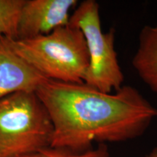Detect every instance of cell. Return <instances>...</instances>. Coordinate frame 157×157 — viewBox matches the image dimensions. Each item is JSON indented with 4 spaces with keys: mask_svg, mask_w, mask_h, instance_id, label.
<instances>
[{
    "mask_svg": "<svg viewBox=\"0 0 157 157\" xmlns=\"http://www.w3.org/2000/svg\"><path fill=\"white\" fill-rule=\"evenodd\" d=\"M76 5V0H25L16 39L45 36L68 25L71 10Z\"/></svg>",
    "mask_w": 157,
    "mask_h": 157,
    "instance_id": "5b68a950",
    "label": "cell"
},
{
    "mask_svg": "<svg viewBox=\"0 0 157 157\" xmlns=\"http://www.w3.org/2000/svg\"><path fill=\"white\" fill-rule=\"evenodd\" d=\"M25 157H110L107 144H98L95 148L82 152L49 146Z\"/></svg>",
    "mask_w": 157,
    "mask_h": 157,
    "instance_id": "9c48e42d",
    "label": "cell"
},
{
    "mask_svg": "<svg viewBox=\"0 0 157 157\" xmlns=\"http://www.w3.org/2000/svg\"><path fill=\"white\" fill-rule=\"evenodd\" d=\"M132 64L140 79L157 95V21L140 30Z\"/></svg>",
    "mask_w": 157,
    "mask_h": 157,
    "instance_id": "52a82bcc",
    "label": "cell"
},
{
    "mask_svg": "<svg viewBox=\"0 0 157 157\" xmlns=\"http://www.w3.org/2000/svg\"><path fill=\"white\" fill-rule=\"evenodd\" d=\"M143 157H157V147L152 149L148 154H147L146 156Z\"/></svg>",
    "mask_w": 157,
    "mask_h": 157,
    "instance_id": "30bf717a",
    "label": "cell"
},
{
    "mask_svg": "<svg viewBox=\"0 0 157 157\" xmlns=\"http://www.w3.org/2000/svg\"><path fill=\"white\" fill-rule=\"evenodd\" d=\"M25 0H0V36L16 39L21 9Z\"/></svg>",
    "mask_w": 157,
    "mask_h": 157,
    "instance_id": "ba28073f",
    "label": "cell"
},
{
    "mask_svg": "<svg viewBox=\"0 0 157 157\" xmlns=\"http://www.w3.org/2000/svg\"><path fill=\"white\" fill-rule=\"evenodd\" d=\"M45 79L13 50L10 38L0 36V99L16 92H36Z\"/></svg>",
    "mask_w": 157,
    "mask_h": 157,
    "instance_id": "8992f818",
    "label": "cell"
},
{
    "mask_svg": "<svg viewBox=\"0 0 157 157\" xmlns=\"http://www.w3.org/2000/svg\"><path fill=\"white\" fill-rule=\"evenodd\" d=\"M13 50L45 78L84 83L89 66L85 39L79 29L68 24L45 36L10 38Z\"/></svg>",
    "mask_w": 157,
    "mask_h": 157,
    "instance_id": "7a4b0ae2",
    "label": "cell"
},
{
    "mask_svg": "<svg viewBox=\"0 0 157 157\" xmlns=\"http://www.w3.org/2000/svg\"><path fill=\"white\" fill-rule=\"evenodd\" d=\"M69 24L79 29L85 39L89 66L84 83L104 93H113L124 85V76L115 50V31L102 30L100 5L84 0L75 7Z\"/></svg>",
    "mask_w": 157,
    "mask_h": 157,
    "instance_id": "277c9868",
    "label": "cell"
},
{
    "mask_svg": "<svg viewBox=\"0 0 157 157\" xmlns=\"http://www.w3.org/2000/svg\"><path fill=\"white\" fill-rule=\"evenodd\" d=\"M36 93L53 125L50 146L71 151L134 140L157 118V108L130 85L104 93L84 83L45 79Z\"/></svg>",
    "mask_w": 157,
    "mask_h": 157,
    "instance_id": "6da1fadb",
    "label": "cell"
},
{
    "mask_svg": "<svg viewBox=\"0 0 157 157\" xmlns=\"http://www.w3.org/2000/svg\"><path fill=\"white\" fill-rule=\"evenodd\" d=\"M53 125L36 92L0 99V157H25L51 146Z\"/></svg>",
    "mask_w": 157,
    "mask_h": 157,
    "instance_id": "3957f363",
    "label": "cell"
}]
</instances>
